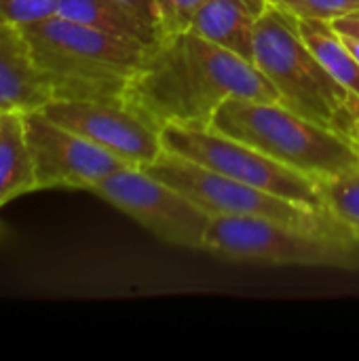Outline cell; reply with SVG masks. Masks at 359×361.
<instances>
[{"instance_id": "obj_8", "label": "cell", "mask_w": 359, "mask_h": 361, "mask_svg": "<svg viewBox=\"0 0 359 361\" xmlns=\"http://www.w3.org/2000/svg\"><path fill=\"white\" fill-rule=\"evenodd\" d=\"M91 195L116 207L165 243L203 250L212 216L142 167L116 169L93 186Z\"/></svg>"}, {"instance_id": "obj_9", "label": "cell", "mask_w": 359, "mask_h": 361, "mask_svg": "<svg viewBox=\"0 0 359 361\" xmlns=\"http://www.w3.org/2000/svg\"><path fill=\"white\" fill-rule=\"evenodd\" d=\"M42 112L87 137L127 167H146L163 152L161 131L123 99H51Z\"/></svg>"}, {"instance_id": "obj_2", "label": "cell", "mask_w": 359, "mask_h": 361, "mask_svg": "<svg viewBox=\"0 0 359 361\" xmlns=\"http://www.w3.org/2000/svg\"><path fill=\"white\" fill-rule=\"evenodd\" d=\"M23 30L53 99H123L148 47L59 15Z\"/></svg>"}, {"instance_id": "obj_15", "label": "cell", "mask_w": 359, "mask_h": 361, "mask_svg": "<svg viewBox=\"0 0 359 361\" xmlns=\"http://www.w3.org/2000/svg\"><path fill=\"white\" fill-rule=\"evenodd\" d=\"M298 30L322 66L359 108V63L351 55L343 34L332 25V21L324 19H298Z\"/></svg>"}, {"instance_id": "obj_1", "label": "cell", "mask_w": 359, "mask_h": 361, "mask_svg": "<svg viewBox=\"0 0 359 361\" xmlns=\"http://www.w3.org/2000/svg\"><path fill=\"white\" fill-rule=\"evenodd\" d=\"M229 97L279 102L256 68L193 30L161 34L146 47L123 102L159 131L167 125L207 127Z\"/></svg>"}, {"instance_id": "obj_21", "label": "cell", "mask_w": 359, "mask_h": 361, "mask_svg": "<svg viewBox=\"0 0 359 361\" xmlns=\"http://www.w3.org/2000/svg\"><path fill=\"white\" fill-rule=\"evenodd\" d=\"M332 25H334L341 34H345V36L359 38V8L358 11L347 13V15H343V17H339V19H334Z\"/></svg>"}, {"instance_id": "obj_11", "label": "cell", "mask_w": 359, "mask_h": 361, "mask_svg": "<svg viewBox=\"0 0 359 361\" xmlns=\"http://www.w3.org/2000/svg\"><path fill=\"white\" fill-rule=\"evenodd\" d=\"M53 99L25 30L0 17V112H34Z\"/></svg>"}, {"instance_id": "obj_7", "label": "cell", "mask_w": 359, "mask_h": 361, "mask_svg": "<svg viewBox=\"0 0 359 361\" xmlns=\"http://www.w3.org/2000/svg\"><path fill=\"white\" fill-rule=\"evenodd\" d=\"M146 169L150 176L174 186L186 195L193 203L214 216H237V218H267L288 224L315 226L330 218L328 209H313L260 188L248 186L224 173L197 165L188 159L163 150Z\"/></svg>"}, {"instance_id": "obj_12", "label": "cell", "mask_w": 359, "mask_h": 361, "mask_svg": "<svg viewBox=\"0 0 359 361\" xmlns=\"http://www.w3.org/2000/svg\"><path fill=\"white\" fill-rule=\"evenodd\" d=\"M269 6L271 0H205L190 30L252 61L256 27Z\"/></svg>"}, {"instance_id": "obj_13", "label": "cell", "mask_w": 359, "mask_h": 361, "mask_svg": "<svg viewBox=\"0 0 359 361\" xmlns=\"http://www.w3.org/2000/svg\"><path fill=\"white\" fill-rule=\"evenodd\" d=\"M25 112H0V207L38 192L34 159L25 135Z\"/></svg>"}, {"instance_id": "obj_10", "label": "cell", "mask_w": 359, "mask_h": 361, "mask_svg": "<svg viewBox=\"0 0 359 361\" xmlns=\"http://www.w3.org/2000/svg\"><path fill=\"white\" fill-rule=\"evenodd\" d=\"M23 123L38 190L68 188L91 192L110 173L127 167L87 137L49 118L42 110L25 112Z\"/></svg>"}, {"instance_id": "obj_6", "label": "cell", "mask_w": 359, "mask_h": 361, "mask_svg": "<svg viewBox=\"0 0 359 361\" xmlns=\"http://www.w3.org/2000/svg\"><path fill=\"white\" fill-rule=\"evenodd\" d=\"M161 142L163 150L224 173L248 186L305 207L326 209L320 184L313 178L281 165L258 148L220 133L209 125H167L161 129Z\"/></svg>"}, {"instance_id": "obj_20", "label": "cell", "mask_w": 359, "mask_h": 361, "mask_svg": "<svg viewBox=\"0 0 359 361\" xmlns=\"http://www.w3.org/2000/svg\"><path fill=\"white\" fill-rule=\"evenodd\" d=\"M125 6H129L144 23H148L159 34V13L154 0H121Z\"/></svg>"}, {"instance_id": "obj_16", "label": "cell", "mask_w": 359, "mask_h": 361, "mask_svg": "<svg viewBox=\"0 0 359 361\" xmlns=\"http://www.w3.org/2000/svg\"><path fill=\"white\" fill-rule=\"evenodd\" d=\"M324 207L359 235V167L317 182Z\"/></svg>"}, {"instance_id": "obj_18", "label": "cell", "mask_w": 359, "mask_h": 361, "mask_svg": "<svg viewBox=\"0 0 359 361\" xmlns=\"http://www.w3.org/2000/svg\"><path fill=\"white\" fill-rule=\"evenodd\" d=\"M57 11L59 0H0V17L19 27L47 21L55 17Z\"/></svg>"}, {"instance_id": "obj_17", "label": "cell", "mask_w": 359, "mask_h": 361, "mask_svg": "<svg viewBox=\"0 0 359 361\" xmlns=\"http://www.w3.org/2000/svg\"><path fill=\"white\" fill-rule=\"evenodd\" d=\"M298 19L334 21L351 11H358L359 0H271Z\"/></svg>"}, {"instance_id": "obj_5", "label": "cell", "mask_w": 359, "mask_h": 361, "mask_svg": "<svg viewBox=\"0 0 359 361\" xmlns=\"http://www.w3.org/2000/svg\"><path fill=\"white\" fill-rule=\"evenodd\" d=\"M203 252L252 264L359 269V235L332 214L315 226L267 218L214 216Z\"/></svg>"}, {"instance_id": "obj_3", "label": "cell", "mask_w": 359, "mask_h": 361, "mask_svg": "<svg viewBox=\"0 0 359 361\" xmlns=\"http://www.w3.org/2000/svg\"><path fill=\"white\" fill-rule=\"evenodd\" d=\"M209 127L315 182L359 167V146L349 135L324 127L281 102L229 97L212 116Z\"/></svg>"}, {"instance_id": "obj_23", "label": "cell", "mask_w": 359, "mask_h": 361, "mask_svg": "<svg viewBox=\"0 0 359 361\" xmlns=\"http://www.w3.org/2000/svg\"><path fill=\"white\" fill-rule=\"evenodd\" d=\"M351 137H353V142L359 146V116L358 121H355V125H353V131H351Z\"/></svg>"}, {"instance_id": "obj_14", "label": "cell", "mask_w": 359, "mask_h": 361, "mask_svg": "<svg viewBox=\"0 0 359 361\" xmlns=\"http://www.w3.org/2000/svg\"><path fill=\"white\" fill-rule=\"evenodd\" d=\"M57 15L144 44H152L159 38V34L121 0H59Z\"/></svg>"}, {"instance_id": "obj_22", "label": "cell", "mask_w": 359, "mask_h": 361, "mask_svg": "<svg viewBox=\"0 0 359 361\" xmlns=\"http://www.w3.org/2000/svg\"><path fill=\"white\" fill-rule=\"evenodd\" d=\"M343 38H345V42H347V47H349V51H351V55L355 57V61L359 63V38L345 36V34H343Z\"/></svg>"}, {"instance_id": "obj_19", "label": "cell", "mask_w": 359, "mask_h": 361, "mask_svg": "<svg viewBox=\"0 0 359 361\" xmlns=\"http://www.w3.org/2000/svg\"><path fill=\"white\" fill-rule=\"evenodd\" d=\"M205 0H154L159 13V36L190 30V23Z\"/></svg>"}, {"instance_id": "obj_4", "label": "cell", "mask_w": 359, "mask_h": 361, "mask_svg": "<svg viewBox=\"0 0 359 361\" xmlns=\"http://www.w3.org/2000/svg\"><path fill=\"white\" fill-rule=\"evenodd\" d=\"M252 61L281 104L351 137L359 108L311 51L292 13L271 2L256 27Z\"/></svg>"}]
</instances>
